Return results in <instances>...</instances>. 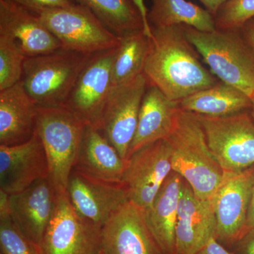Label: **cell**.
I'll return each instance as SVG.
<instances>
[{
  "instance_id": "6da1fadb",
  "label": "cell",
  "mask_w": 254,
  "mask_h": 254,
  "mask_svg": "<svg viewBox=\"0 0 254 254\" xmlns=\"http://www.w3.org/2000/svg\"><path fill=\"white\" fill-rule=\"evenodd\" d=\"M151 31L143 73L169 99L180 103L218 83L213 73L200 63L182 25L152 27Z\"/></svg>"
},
{
  "instance_id": "7a4b0ae2",
  "label": "cell",
  "mask_w": 254,
  "mask_h": 254,
  "mask_svg": "<svg viewBox=\"0 0 254 254\" xmlns=\"http://www.w3.org/2000/svg\"><path fill=\"white\" fill-rule=\"evenodd\" d=\"M165 139L170 147L173 171L188 182L198 198L213 200L224 172L209 148L198 115L180 108Z\"/></svg>"
},
{
  "instance_id": "3957f363",
  "label": "cell",
  "mask_w": 254,
  "mask_h": 254,
  "mask_svg": "<svg viewBox=\"0 0 254 254\" xmlns=\"http://www.w3.org/2000/svg\"><path fill=\"white\" fill-rule=\"evenodd\" d=\"M187 39L220 81L254 94V52L241 30L200 31L182 25Z\"/></svg>"
},
{
  "instance_id": "277c9868",
  "label": "cell",
  "mask_w": 254,
  "mask_h": 254,
  "mask_svg": "<svg viewBox=\"0 0 254 254\" xmlns=\"http://www.w3.org/2000/svg\"><path fill=\"white\" fill-rule=\"evenodd\" d=\"M89 56L61 48L26 58L21 83L38 108L64 107Z\"/></svg>"
},
{
  "instance_id": "5b68a950",
  "label": "cell",
  "mask_w": 254,
  "mask_h": 254,
  "mask_svg": "<svg viewBox=\"0 0 254 254\" xmlns=\"http://www.w3.org/2000/svg\"><path fill=\"white\" fill-rule=\"evenodd\" d=\"M86 125L64 107L38 108L36 132L44 146L49 178L58 193H66Z\"/></svg>"
},
{
  "instance_id": "8992f818",
  "label": "cell",
  "mask_w": 254,
  "mask_h": 254,
  "mask_svg": "<svg viewBox=\"0 0 254 254\" xmlns=\"http://www.w3.org/2000/svg\"><path fill=\"white\" fill-rule=\"evenodd\" d=\"M37 15L63 48L91 55L113 49L120 43V36L81 4L43 10Z\"/></svg>"
},
{
  "instance_id": "52a82bcc",
  "label": "cell",
  "mask_w": 254,
  "mask_h": 254,
  "mask_svg": "<svg viewBox=\"0 0 254 254\" xmlns=\"http://www.w3.org/2000/svg\"><path fill=\"white\" fill-rule=\"evenodd\" d=\"M198 115L207 143L224 173L254 165V120L248 111L221 118Z\"/></svg>"
},
{
  "instance_id": "ba28073f",
  "label": "cell",
  "mask_w": 254,
  "mask_h": 254,
  "mask_svg": "<svg viewBox=\"0 0 254 254\" xmlns=\"http://www.w3.org/2000/svg\"><path fill=\"white\" fill-rule=\"evenodd\" d=\"M116 48L90 55L64 106L85 125L98 129L113 88L112 66Z\"/></svg>"
},
{
  "instance_id": "9c48e42d",
  "label": "cell",
  "mask_w": 254,
  "mask_h": 254,
  "mask_svg": "<svg viewBox=\"0 0 254 254\" xmlns=\"http://www.w3.org/2000/svg\"><path fill=\"white\" fill-rule=\"evenodd\" d=\"M39 250L41 254H100L102 228L82 218L66 193H60Z\"/></svg>"
},
{
  "instance_id": "30bf717a",
  "label": "cell",
  "mask_w": 254,
  "mask_h": 254,
  "mask_svg": "<svg viewBox=\"0 0 254 254\" xmlns=\"http://www.w3.org/2000/svg\"><path fill=\"white\" fill-rule=\"evenodd\" d=\"M128 161L122 185L128 200L146 211L173 171L168 142L162 139L146 145L133 153Z\"/></svg>"
},
{
  "instance_id": "8fae6325",
  "label": "cell",
  "mask_w": 254,
  "mask_h": 254,
  "mask_svg": "<svg viewBox=\"0 0 254 254\" xmlns=\"http://www.w3.org/2000/svg\"><path fill=\"white\" fill-rule=\"evenodd\" d=\"M148 83L144 73H141L128 83L113 87L103 111L99 130L125 160L136 132Z\"/></svg>"
},
{
  "instance_id": "7c38bea8",
  "label": "cell",
  "mask_w": 254,
  "mask_h": 254,
  "mask_svg": "<svg viewBox=\"0 0 254 254\" xmlns=\"http://www.w3.org/2000/svg\"><path fill=\"white\" fill-rule=\"evenodd\" d=\"M254 185V165L237 172L224 173L214 195L216 240L230 247L245 234L247 213Z\"/></svg>"
},
{
  "instance_id": "4fadbf2b",
  "label": "cell",
  "mask_w": 254,
  "mask_h": 254,
  "mask_svg": "<svg viewBox=\"0 0 254 254\" xmlns=\"http://www.w3.org/2000/svg\"><path fill=\"white\" fill-rule=\"evenodd\" d=\"M66 193L82 218L101 228L129 201L122 184L100 181L74 170L68 178Z\"/></svg>"
},
{
  "instance_id": "5bb4252c",
  "label": "cell",
  "mask_w": 254,
  "mask_h": 254,
  "mask_svg": "<svg viewBox=\"0 0 254 254\" xmlns=\"http://www.w3.org/2000/svg\"><path fill=\"white\" fill-rule=\"evenodd\" d=\"M216 219L212 200L195 194L183 180L179 200L175 254H196L216 239Z\"/></svg>"
},
{
  "instance_id": "9a60e30c",
  "label": "cell",
  "mask_w": 254,
  "mask_h": 254,
  "mask_svg": "<svg viewBox=\"0 0 254 254\" xmlns=\"http://www.w3.org/2000/svg\"><path fill=\"white\" fill-rule=\"evenodd\" d=\"M103 254H163L147 226L144 212L127 202L102 228Z\"/></svg>"
},
{
  "instance_id": "2e32d148",
  "label": "cell",
  "mask_w": 254,
  "mask_h": 254,
  "mask_svg": "<svg viewBox=\"0 0 254 254\" xmlns=\"http://www.w3.org/2000/svg\"><path fill=\"white\" fill-rule=\"evenodd\" d=\"M48 177L46 150L37 132L21 144L0 145V190L14 194Z\"/></svg>"
},
{
  "instance_id": "e0dca14e",
  "label": "cell",
  "mask_w": 254,
  "mask_h": 254,
  "mask_svg": "<svg viewBox=\"0 0 254 254\" xmlns=\"http://www.w3.org/2000/svg\"><path fill=\"white\" fill-rule=\"evenodd\" d=\"M59 194L48 177L37 180L22 191L9 195L11 218L37 245L41 243L53 218Z\"/></svg>"
},
{
  "instance_id": "ac0fdd59",
  "label": "cell",
  "mask_w": 254,
  "mask_h": 254,
  "mask_svg": "<svg viewBox=\"0 0 254 254\" xmlns=\"http://www.w3.org/2000/svg\"><path fill=\"white\" fill-rule=\"evenodd\" d=\"M0 36L14 41L26 58L63 48L38 15L9 0H0Z\"/></svg>"
},
{
  "instance_id": "d6986e66",
  "label": "cell",
  "mask_w": 254,
  "mask_h": 254,
  "mask_svg": "<svg viewBox=\"0 0 254 254\" xmlns=\"http://www.w3.org/2000/svg\"><path fill=\"white\" fill-rule=\"evenodd\" d=\"M128 162L99 129L86 125L73 170L100 181L122 184Z\"/></svg>"
},
{
  "instance_id": "ffe728a7",
  "label": "cell",
  "mask_w": 254,
  "mask_h": 254,
  "mask_svg": "<svg viewBox=\"0 0 254 254\" xmlns=\"http://www.w3.org/2000/svg\"><path fill=\"white\" fill-rule=\"evenodd\" d=\"M38 107L21 81L0 91V145L12 146L36 134Z\"/></svg>"
},
{
  "instance_id": "44dd1931",
  "label": "cell",
  "mask_w": 254,
  "mask_h": 254,
  "mask_svg": "<svg viewBox=\"0 0 254 254\" xmlns=\"http://www.w3.org/2000/svg\"><path fill=\"white\" fill-rule=\"evenodd\" d=\"M180 109L179 102L169 99L156 86L148 83L127 160L143 147L165 139L173 129Z\"/></svg>"
},
{
  "instance_id": "7402d4cb",
  "label": "cell",
  "mask_w": 254,
  "mask_h": 254,
  "mask_svg": "<svg viewBox=\"0 0 254 254\" xmlns=\"http://www.w3.org/2000/svg\"><path fill=\"white\" fill-rule=\"evenodd\" d=\"M184 179L172 171L153 204L144 212L147 226L163 254H175L179 200Z\"/></svg>"
},
{
  "instance_id": "603a6c76",
  "label": "cell",
  "mask_w": 254,
  "mask_h": 254,
  "mask_svg": "<svg viewBox=\"0 0 254 254\" xmlns=\"http://www.w3.org/2000/svg\"><path fill=\"white\" fill-rule=\"evenodd\" d=\"M252 99L244 92L222 81L196 92L180 102L185 111L213 118L230 116L248 111Z\"/></svg>"
},
{
  "instance_id": "cb8c5ba5",
  "label": "cell",
  "mask_w": 254,
  "mask_h": 254,
  "mask_svg": "<svg viewBox=\"0 0 254 254\" xmlns=\"http://www.w3.org/2000/svg\"><path fill=\"white\" fill-rule=\"evenodd\" d=\"M148 21L150 28L184 25L200 31L216 29L213 14L187 0H152Z\"/></svg>"
},
{
  "instance_id": "d4e9b609",
  "label": "cell",
  "mask_w": 254,
  "mask_h": 254,
  "mask_svg": "<svg viewBox=\"0 0 254 254\" xmlns=\"http://www.w3.org/2000/svg\"><path fill=\"white\" fill-rule=\"evenodd\" d=\"M150 38L143 30L120 36L112 66L113 86H122L143 73Z\"/></svg>"
},
{
  "instance_id": "484cf974",
  "label": "cell",
  "mask_w": 254,
  "mask_h": 254,
  "mask_svg": "<svg viewBox=\"0 0 254 254\" xmlns=\"http://www.w3.org/2000/svg\"><path fill=\"white\" fill-rule=\"evenodd\" d=\"M91 10L108 29L122 36L143 30L144 23L134 0H75Z\"/></svg>"
},
{
  "instance_id": "4316f807",
  "label": "cell",
  "mask_w": 254,
  "mask_h": 254,
  "mask_svg": "<svg viewBox=\"0 0 254 254\" xmlns=\"http://www.w3.org/2000/svg\"><path fill=\"white\" fill-rule=\"evenodd\" d=\"M0 248L2 254H41L39 246L22 232L10 215L9 194L0 191Z\"/></svg>"
},
{
  "instance_id": "83f0119b",
  "label": "cell",
  "mask_w": 254,
  "mask_h": 254,
  "mask_svg": "<svg viewBox=\"0 0 254 254\" xmlns=\"http://www.w3.org/2000/svg\"><path fill=\"white\" fill-rule=\"evenodd\" d=\"M26 58L14 41L0 36V91L21 81Z\"/></svg>"
},
{
  "instance_id": "f1b7e54d",
  "label": "cell",
  "mask_w": 254,
  "mask_h": 254,
  "mask_svg": "<svg viewBox=\"0 0 254 254\" xmlns=\"http://www.w3.org/2000/svg\"><path fill=\"white\" fill-rule=\"evenodd\" d=\"M214 18L217 29L240 30L254 18V0H229Z\"/></svg>"
},
{
  "instance_id": "f546056e",
  "label": "cell",
  "mask_w": 254,
  "mask_h": 254,
  "mask_svg": "<svg viewBox=\"0 0 254 254\" xmlns=\"http://www.w3.org/2000/svg\"><path fill=\"white\" fill-rule=\"evenodd\" d=\"M35 14L43 10L68 7L77 4L75 0H9Z\"/></svg>"
},
{
  "instance_id": "4dcf8cb0",
  "label": "cell",
  "mask_w": 254,
  "mask_h": 254,
  "mask_svg": "<svg viewBox=\"0 0 254 254\" xmlns=\"http://www.w3.org/2000/svg\"><path fill=\"white\" fill-rule=\"evenodd\" d=\"M229 248L232 254H254V229L244 234Z\"/></svg>"
},
{
  "instance_id": "1f68e13d",
  "label": "cell",
  "mask_w": 254,
  "mask_h": 254,
  "mask_svg": "<svg viewBox=\"0 0 254 254\" xmlns=\"http://www.w3.org/2000/svg\"><path fill=\"white\" fill-rule=\"evenodd\" d=\"M196 254H232L225 246L216 239H212L206 245Z\"/></svg>"
},
{
  "instance_id": "d6a6232c",
  "label": "cell",
  "mask_w": 254,
  "mask_h": 254,
  "mask_svg": "<svg viewBox=\"0 0 254 254\" xmlns=\"http://www.w3.org/2000/svg\"><path fill=\"white\" fill-rule=\"evenodd\" d=\"M240 30L246 41L254 52V18L247 21Z\"/></svg>"
},
{
  "instance_id": "836d02e7",
  "label": "cell",
  "mask_w": 254,
  "mask_h": 254,
  "mask_svg": "<svg viewBox=\"0 0 254 254\" xmlns=\"http://www.w3.org/2000/svg\"><path fill=\"white\" fill-rule=\"evenodd\" d=\"M134 1L137 7L139 10L140 13H141L142 18H143V23H144L145 34L150 38L152 37L151 28H150L149 23H148V11L147 9L146 6H145L144 0H134Z\"/></svg>"
},
{
  "instance_id": "e575fe53",
  "label": "cell",
  "mask_w": 254,
  "mask_h": 254,
  "mask_svg": "<svg viewBox=\"0 0 254 254\" xmlns=\"http://www.w3.org/2000/svg\"><path fill=\"white\" fill-rule=\"evenodd\" d=\"M199 1L204 5L205 9L215 16L222 5L229 0H199Z\"/></svg>"
},
{
  "instance_id": "d590c367",
  "label": "cell",
  "mask_w": 254,
  "mask_h": 254,
  "mask_svg": "<svg viewBox=\"0 0 254 254\" xmlns=\"http://www.w3.org/2000/svg\"><path fill=\"white\" fill-rule=\"evenodd\" d=\"M254 229V185L252 190L248 213H247V222H246L245 232Z\"/></svg>"
},
{
  "instance_id": "8d00e7d4",
  "label": "cell",
  "mask_w": 254,
  "mask_h": 254,
  "mask_svg": "<svg viewBox=\"0 0 254 254\" xmlns=\"http://www.w3.org/2000/svg\"><path fill=\"white\" fill-rule=\"evenodd\" d=\"M251 99H252V108H251L250 110V113L251 115H252V118H254V94L252 95V98H251Z\"/></svg>"
},
{
  "instance_id": "74e56055",
  "label": "cell",
  "mask_w": 254,
  "mask_h": 254,
  "mask_svg": "<svg viewBox=\"0 0 254 254\" xmlns=\"http://www.w3.org/2000/svg\"><path fill=\"white\" fill-rule=\"evenodd\" d=\"M100 254H102V252H101V253H100Z\"/></svg>"
},
{
  "instance_id": "f35d334b",
  "label": "cell",
  "mask_w": 254,
  "mask_h": 254,
  "mask_svg": "<svg viewBox=\"0 0 254 254\" xmlns=\"http://www.w3.org/2000/svg\"></svg>"
}]
</instances>
